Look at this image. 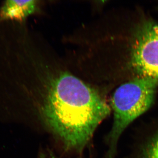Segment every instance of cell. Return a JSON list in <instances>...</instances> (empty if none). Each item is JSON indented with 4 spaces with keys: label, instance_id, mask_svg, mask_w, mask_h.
<instances>
[{
    "label": "cell",
    "instance_id": "obj_1",
    "mask_svg": "<svg viewBox=\"0 0 158 158\" xmlns=\"http://www.w3.org/2000/svg\"><path fill=\"white\" fill-rule=\"evenodd\" d=\"M11 82L31 98L43 129L68 152H83L112 112L98 90L68 72L43 76L34 58L15 69Z\"/></svg>",
    "mask_w": 158,
    "mask_h": 158
},
{
    "label": "cell",
    "instance_id": "obj_2",
    "mask_svg": "<svg viewBox=\"0 0 158 158\" xmlns=\"http://www.w3.org/2000/svg\"><path fill=\"white\" fill-rule=\"evenodd\" d=\"M158 85L157 80L140 76L120 85L114 91L110 102L113 118L106 138V158H116L118 142L125 131L154 103Z\"/></svg>",
    "mask_w": 158,
    "mask_h": 158
},
{
    "label": "cell",
    "instance_id": "obj_3",
    "mask_svg": "<svg viewBox=\"0 0 158 158\" xmlns=\"http://www.w3.org/2000/svg\"><path fill=\"white\" fill-rule=\"evenodd\" d=\"M131 64L139 76L158 81V24L144 26L133 45Z\"/></svg>",
    "mask_w": 158,
    "mask_h": 158
},
{
    "label": "cell",
    "instance_id": "obj_4",
    "mask_svg": "<svg viewBox=\"0 0 158 158\" xmlns=\"http://www.w3.org/2000/svg\"><path fill=\"white\" fill-rule=\"evenodd\" d=\"M133 137L123 158H158V117L145 123Z\"/></svg>",
    "mask_w": 158,
    "mask_h": 158
},
{
    "label": "cell",
    "instance_id": "obj_5",
    "mask_svg": "<svg viewBox=\"0 0 158 158\" xmlns=\"http://www.w3.org/2000/svg\"><path fill=\"white\" fill-rule=\"evenodd\" d=\"M37 1L8 0L0 8V24L7 22L23 23L36 11Z\"/></svg>",
    "mask_w": 158,
    "mask_h": 158
},
{
    "label": "cell",
    "instance_id": "obj_6",
    "mask_svg": "<svg viewBox=\"0 0 158 158\" xmlns=\"http://www.w3.org/2000/svg\"><path fill=\"white\" fill-rule=\"evenodd\" d=\"M50 158H56V157H55L52 156V157H50Z\"/></svg>",
    "mask_w": 158,
    "mask_h": 158
}]
</instances>
